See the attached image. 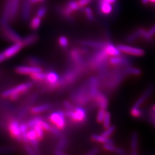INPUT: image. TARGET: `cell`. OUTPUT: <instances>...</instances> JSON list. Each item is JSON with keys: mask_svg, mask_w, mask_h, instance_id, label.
<instances>
[{"mask_svg": "<svg viewBox=\"0 0 155 155\" xmlns=\"http://www.w3.org/2000/svg\"><path fill=\"white\" fill-rule=\"evenodd\" d=\"M32 86L30 82L27 84H22L18 85L15 87L8 89L3 93V96L4 97H10L13 100H16L19 96V94L25 92L27 91Z\"/></svg>", "mask_w": 155, "mask_h": 155, "instance_id": "obj_1", "label": "cell"}, {"mask_svg": "<svg viewBox=\"0 0 155 155\" xmlns=\"http://www.w3.org/2000/svg\"><path fill=\"white\" fill-rule=\"evenodd\" d=\"M0 29L4 36L8 39L14 43L21 42L22 38L9 26V24L0 26Z\"/></svg>", "mask_w": 155, "mask_h": 155, "instance_id": "obj_2", "label": "cell"}, {"mask_svg": "<svg viewBox=\"0 0 155 155\" xmlns=\"http://www.w3.org/2000/svg\"><path fill=\"white\" fill-rule=\"evenodd\" d=\"M117 47L122 52L135 56H141L143 55L145 53L144 50L142 49L124 44H119L117 46Z\"/></svg>", "mask_w": 155, "mask_h": 155, "instance_id": "obj_3", "label": "cell"}, {"mask_svg": "<svg viewBox=\"0 0 155 155\" xmlns=\"http://www.w3.org/2000/svg\"><path fill=\"white\" fill-rule=\"evenodd\" d=\"M66 115L72 120L78 122L84 121L86 116L85 110L81 107L76 108L74 111H68Z\"/></svg>", "mask_w": 155, "mask_h": 155, "instance_id": "obj_4", "label": "cell"}, {"mask_svg": "<svg viewBox=\"0 0 155 155\" xmlns=\"http://www.w3.org/2000/svg\"><path fill=\"white\" fill-rule=\"evenodd\" d=\"M50 120L53 124H55L58 129H62L64 127L65 123L64 114L62 111L52 114L50 116Z\"/></svg>", "mask_w": 155, "mask_h": 155, "instance_id": "obj_5", "label": "cell"}, {"mask_svg": "<svg viewBox=\"0 0 155 155\" xmlns=\"http://www.w3.org/2000/svg\"><path fill=\"white\" fill-rule=\"evenodd\" d=\"M9 129L11 135L18 140L22 139V134L20 129L19 123L16 120L11 121L9 126Z\"/></svg>", "mask_w": 155, "mask_h": 155, "instance_id": "obj_6", "label": "cell"}, {"mask_svg": "<svg viewBox=\"0 0 155 155\" xmlns=\"http://www.w3.org/2000/svg\"><path fill=\"white\" fill-rule=\"evenodd\" d=\"M104 50L105 52L109 56H117L120 55L121 52L118 48V47H116L114 44L111 43L107 42L105 46L104 47Z\"/></svg>", "mask_w": 155, "mask_h": 155, "instance_id": "obj_7", "label": "cell"}, {"mask_svg": "<svg viewBox=\"0 0 155 155\" xmlns=\"http://www.w3.org/2000/svg\"><path fill=\"white\" fill-rule=\"evenodd\" d=\"M23 46V45L21 42L15 43L13 45L11 46L10 47H8L7 49L5 50L4 53L6 57H12L17 53Z\"/></svg>", "mask_w": 155, "mask_h": 155, "instance_id": "obj_8", "label": "cell"}, {"mask_svg": "<svg viewBox=\"0 0 155 155\" xmlns=\"http://www.w3.org/2000/svg\"><path fill=\"white\" fill-rule=\"evenodd\" d=\"M17 71L20 74H33L38 72L41 71L40 68L34 66H20L17 68Z\"/></svg>", "mask_w": 155, "mask_h": 155, "instance_id": "obj_9", "label": "cell"}, {"mask_svg": "<svg viewBox=\"0 0 155 155\" xmlns=\"http://www.w3.org/2000/svg\"><path fill=\"white\" fill-rule=\"evenodd\" d=\"M20 3V0H12L10 16L9 18L10 22H13L16 19L18 13L19 12Z\"/></svg>", "mask_w": 155, "mask_h": 155, "instance_id": "obj_10", "label": "cell"}, {"mask_svg": "<svg viewBox=\"0 0 155 155\" xmlns=\"http://www.w3.org/2000/svg\"><path fill=\"white\" fill-rule=\"evenodd\" d=\"M98 10L102 15H110L113 11V7L111 4L99 2Z\"/></svg>", "mask_w": 155, "mask_h": 155, "instance_id": "obj_11", "label": "cell"}, {"mask_svg": "<svg viewBox=\"0 0 155 155\" xmlns=\"http://www.w3.org/2000/svg\"><path fill=\"white\" fill-rule=\"evenodd\" d=\"M94 98H95L97 104L100 108L105 110L107 108L108 105V100L104 94L98 92L94 97Z\"/></svg>", "mask_w": 155, "mask_h": 155, "instance_id": "obj_12", "label": "cell"}, {"mask_svg": "<svg viewBox=\"0 0 155 155\" xmlns=\"http://www.w3.org/2000/svg\"><path fill=\"white\" fill-rule=\"evenodd\" d=\"M106 42L102 41H93V40H84L81 42V44L83 45L93 47L97 49H101L104 48L107 44Z\"/></svg>", "mask_w": 155, "mask_h": 155, "instance_id": "obj_13", "label": "cell"}, {"mask_svg": "<svg viewBox=\"0 0 155 155\" xmlns=\"http://www.w3.org/2000/svg\"><path fill=\"white\" fill-rule=\"evenodd\" d=\"M38 36L35 34H31L22 39L21 43L23 46L30 45L36 42L38 39Z\"/></svg>", "mask_w": 155, "mask_h": 155, "instance_id": "obj_14", "label": "cell"}, {"mask_svg": "<svg viewBox=\"0 0 155 155\" xmlns=\"http://www.w3.org/2000/svg\"><path fill=\"white\" fill-rule=\"evenodd\" d=\"M110 62L111 64L119 66L125 64L126 63H127V60L124 57L120 55L111 57V58L110 59Z\"/></svg>", "mask_w": 155, "mask_h": 155, "instance_id": "obj_15", "label": "cell"}, {"mask_svg": "<svg viewBox=\"0 0 155 155\" xmlns=\"http://www.w3.org/2000/svg\"><path fill=\"white\" fill-rule=\"evenodd\" d=\"M138 146V136L136 133H134L132 135L131 143H130L131 151H132V154H133V155L138 154V153H137Z\"/></svg>", "mask_w": 155, "mask_h": 155, "instance_id": "obj_16", "label": "cell"}, {"mask_svg": "<svg viewBox=\"0 0 155 155\" xmlns=\"http://www.w3.org/2000/svg\"><path fill=\"white\" fill-rule=\"evenodd\" d=\"M45 79L49 84L52 85H55L58 81V76L53 72H50L46 75Z\"/></svg>", "mask_w": 155, "mask_h": 155, "instance_id": "obj_17", "label": "cell"}, {"mask_svg": "<svg viewBox=\"0 0 155 155\" xmlns=\"http://www.w3.org/2000/svg\"><path fill=\"white\" fill-rule=\"evenodd\" d=\"M152 91V89L151 88H149V89H148V90L145 92V94H143L142 97H140V98H139V100L137 101L136 103L135 104V105H134L133 107L140 108V106L142 104H143L145 100L148 98V97L149 96L150 94H151Z\"/></svg>", "mask_w": 155, "mask_h": 155, "instance_id": "obj_18", "label": "cell"}, {"mask_svg": "<svg viewBox=\"0 0 155 155\" xmlns=\"http://www.w3.org/2000/svg\"><path fill=\"white\" fill-rule=\"evenodd\" d=\"M27 135H28L29 141L30 142L33 146H36L37 144V140H38V138L36 133L34 129H32L31 130L27 132Z\"/></svg>", "mask_w": 155, "mask_h": 155, "instance_id": "obj_19", "label": "cell"}, {"mask_svg": "<svg viewBox=\"0 0 155 155\" xmlns=\"http://www.w3.org/2000/svg\"><path fill=\"white\" fill-rule=\"evenodd\" d=\"M92 139L95 142L101 143H113V141L109 138L104 136L103 135H94L92 136Z\"/></svg>", "mask_w": 155, "mask_h": 155, "instance_id": "obj_20", "label": "cell"}, {"mask_svg": "<svg viewBox=\"0 0 155 155\" xmlns=\"http://www.w3.org/2000/svg\"><path fill=\"white\" fill-rule=\"evenodd\" d=\"M41 19L40 18L36 16L33 18L30 23V27L33 30H36L39 28L41 25Z\"/></svg>", "mask_w": 155, "mask_h": 155, "instance_id": "obj_21", "label": "cell"}, {"mask_svg": "<svg viewBox=\"0 0 155 155\" xmlns=\"http://www.w3.org/2000/svg\"><path fill=\"white\" fill-rule=\"evenodd\" d=\"M47 8L45 6L42 5L40 6L37 11L36 16L40 18L41 19L44 17L47 13Z\"/></svg>", "mask_w": 155, "mask_h": 155, "instance_id": "obj_22", "label": "cell"}, {"mask_svg": "<svg viewBox=\"0 0 155 155\" xmlns=\"http://www.w3.org/2000/svg\"><path fill=\"white\" fill-rule=\"evenodd\" d=\"M140 34L139 33V31L138 30H137L136 31L132 33V34L129 35L127 38V41L129 42H132L136 40L138 38L140 37Z\"/></svg>", "mask_w": 155, "mask_h": 155, "instance_id": "obj_23", "label": "cell"}, {"mask_svg": "<svg viewBox=\"0 0 155 155\" xmlns=\"http://www.w3.org/2000/svg\"><path fill=\"white\" fill-rule=\"evenodd\" d=\"M85 16L89 21H93L94 20V14L91 8L86 7L84 9Z\"/></svg>", "mask_w": 155, "mask_h": 155, "instance_id": "obj_24", "label": "cell"}, {"mask_svg": "<svg viewBox=\"0 0 155 155\" xmlns=\"http://www.w3.org/2000/svg\"><path fill=\"white\" fill-rule=\"evenodd\" d=\"M49 105L47 104H44V105H39L37 107H34L32 108V111L34 113H39L43 112V111H45L46 110L48 109Z\"/></svg>", "mask_w": 155, "mask_h": 155, "instance_id": "obj_25", "label": "cell"}, {"mask_svg": "<svg viewBox=\"0 0 155 155\" xmlns=\"http://www.w3.org/2000/svg\"><path fill=\"white\" fill-rule=\"evenodd\" d=\"M35 132L36 133L38 137V139H41L43 138V135H44V132H43V130L42 127L39 124H36L33 127Z\"/></svg>", "mask_w": 155, "mask_h": 155, "instance_id": "obj_26", "label": "cell"}, {"mask_svg": "<svg viewBox=\"0 0 155 155\" xmlns=\"http://www.w3.org/2000/svg\"><path fill=\"white\" fill-rule=\"evenodd\" d=\"M103 125L105 129L109 127L110 125V114L108 111L106 112L105 117H104V120L103 121Z\"/></svg>", "mask_w": 155, "mask_h": 155, "instance_id": "obj_27", "label": "cell"}, {"mask_svg": "<svg viewBox=\"0 0 155 155\" xmlns=\"http://www.w3.org/2000/svg\"><path fill=\"white\" fill-rule=\"evenodd\" d=\"M114 130H115V127L114 126H110L107 128H106L105 130L103 132L101 135H103L105 137L109 138L114 133Z\"/></svg>", "mask_w": 155, "mask_h": 155, "instance_id": "obj_28", "label": "cell"}, {"mask_svg": "<svg viewBox=\"0 0 155 155\" xmlns=\"http://www.w3.org/2000/svg\"><path fill=\"white\" fill-rule=\"evenodd\" d=\"M33 79L37 81H42L45 79L46 75L44 73L41 72V71L38 72L31 75Z\"/></svg>", "mask_w": 155, "mask_h": 155, "instance_id": "obj_29", "label": "cell"}, {"mask_svg": "<svg viewBox=\"0 0 155 155\" xmlns=\"http://www.w3.org/2000/svg\"><path fill=\"white\" fill-rule=\"evenodd\" d=\"M106 112L107 111H105V109H103V108L100 109V110L97 113V120L98 121V122L103 123Z\"/></svg>", "mask_w": 155, "mask_h": 155, "instance_id": "obj_30", "label": "cell"}, {"mask_svg": "<svg viewBox=\"0 0 155 155\" xmlns=\"http://www.w3.org/2000/svg\"><path fill=\"white\" fill-rule=\"evenodd\" d=\"M37 124L40 125V126H41V127H42L43 129L46 130H50L51 129V126L48 123H46L45 121H43V120H42L40 118H39V119H38Z\"/></svg>", "mask_w": 155, "mask_h": 155, "instance_id": "obj_31", "label": "cell"}, {"mask_svg": "<svg viewBox=\"0 0 155 155\" xmlns=\"http://www.w3.org/2000/svg\"><path fill=\"white\" fill-rule=\"evenodd\" d=\"M130 113L134 117H139L142 115V111L140 108L133 107L130 110Z\"/></svg>", "mask_w": 155, "mask_h": 155, "instance_id": "obj_32", "label": "cell"}, {"mask_svg": "<svg viewBox=\"0 0 155 155\" xmlns=\"http://www.w3.org/2000/svg\"><path fill=\"white\" fill-rule=\"evenodd\" d=\"M59 43L62 47H66L68 44V40L65 36H61L59 39Z\"/></svg>", "mask_w": 155, "mask_h": 155, "instance_id": "obj_33", "label": "cell"}, {"mask_svg": "<svg viewBox=\"0 0 155 155\" xmlns=\"http://www.w3.org/2000/svg\"><path fill=\"white\" fill-rule=\"evenodd\" d=\"M104 148L106 151L108 152H114L116 149L113 143H104Z\"/></svg>", "mask_w": 155, "mask_h": 155, "instance_id": "obj_34", "label": "cell"}, {"mask_svg": "<svg viewBox=\"0 0 155 155\" xmlns=\"http://www.w3.org/2000/svg\"><path fill=\"white\" fill-rule=\"evenodd\" d=\"M92 0H78V3L81 8L86 6L87 5L91 3Z\"/></svg>", "mask_w": 155, "mask_h": 155, "instance_id": "obj_35", "label": "cell"}, {"mask_svg": "<svg viewBox=\"0 0 155 155\" xmlns=\"http://www.w3.org/2000/svg\"><path fill=\"white\" fill-rule=\"evenodd\" d=\"M127 73H130L132 74L138 75L140 74V70L137 68H130L129 69L127 70Z\"/></svg>", "mask_w": 155, "mask_h": 155, "instance_id": "obj_36", "label": "cell"}, {"mask_svg": "<svg viewBox=\"0 0 155 155\" xmlns=\"http://www.w3.org/2000/svg\"><path fill=\"white\" fill-rule=\"evenodd\" d=\"M29 127L28 124H22L20 125V129L21 134L27 132L28 127Z\"/></svg>", "mask_w": 155, "mask_h": 155, "instance_id": "obj_37", "label": "cell"}, {"mask_svg": "<svg viewBox=\"0 0 155 155\" xmlns=\"http://www.w3.org/2000/svg\"><path fill=\"white\" fill-rule=\"evenodd\" d=\"M148 33L152 37L153 36L155 35V24L153 25L149 30H148Z\"/></svg>", "mask_w": 155, "mask_h": 155, "instance_id": "obj_38", "label": "cell"}, {"mask_svg": "<svg viewBox=\"0 0 155 155\" xmlns=\"http://www.w3.org/2000/svg\"><path fill=\"white\" fill-rule=\"evenodd\" d=\"M114 152L117 154H119V155H124L126 154L125 151L124 150L122 149L121 148H116V150L114 151Z\"/></svg>", "mask_w": 155, "mask_h": 155, "instance_id": "obj_39", "label": "cell"}, {"mask_svg": "<svg viewBox=\"0 0 155 155\" xmlns=\"http://www.w3.org/2000/svg\"><path fill=\"white\" fill-rule=\"evenodd\" d=\"M21 136H22V139L23 140L24 142H28L29 140H28V135H27V132L22 133Z\"/></svg>", "mask_w": 155, "mask_h": 155, "instance_id": "obj_40", "label": "cell"}, {"mask_svg": "<svg viewBox=\"0 0 155 155\" xmlns=\"http://www.w3.org/2000/svg\"><path fill=\"white\" fill-rule=\"evenodd\" d=\"M98 152V149H97V148H94L93 149L91 150L90 151V152L88 154H89V155H95V154H97Z\"/></svg>", "mask_w": 155, "mask_h": 155, "instance_id": "obj_41", "label": "cell"}, {"mask_svg": "<svg viewBox=\"0 0 155 155\" xmlns=\"http://www.w3.org/2000/svg\"><path fill=\"white\" fill-rule=\"evenodd\" d=\"M117 1V0H99V2H104V3H109V4H113Z\"/></svg>", "mask_w": 155, "mask_h": 155, "instance_id": "obj_42", "label": "cell"}, {"mask_svg": "<svg viewBox=\"0 0 155 155\" xmlns=\"http://www.w3.org/2000/svg\"><path fill=\"white\" fill-rule=\"evenodd\" d=\"M6 58V56L5 55L4 53L2 52L0 53V62L4 60Z\"/></svg>", "mask_w": 155, "mask_h": 155, "instance_id": "obj_43", "label": "cell"}, {"mask_svg": "<svg viewBox=\"0 0 155 155\" xmlns=\"http://www.w3.org/2000/svg\"><path fill=\"white\" fill-rule=\"evenodd\" d=\"M51 130L52 132L53 133L55 134H57L58 133L57 129H56V128H54V127H51Z\"/></svg>", "mask_w": 155, "mask_h": 155, "instance_id": "obj_44", "label": "cell"}, {"mask_svg": "<svg viewBox=\"0 0 155 155\" xmlns=\"http://www.w3.org/2000/svg\"><path fill=\"white\" fill-rule=\"evenodd\" d=\"M149 1V0H142V3H143V4L145 5L148 4Z\"/></svg>", "mask_w": 155, "mask_h": 155, "instance_id": "obj_45", "label": "cell"}, {"mask_svg": "<svg viewBox=\"0 0 155 155\" xmlns=\"http://www.w3.org/2000/svg\"><path fill=\"white\" fill-rule=\"evenodd\" d=\"M152 110L153 111H154V112H155V104H154L152 107Z\"/></svg>", "mask_w": 155, "mask_h": 155, "instance_id": "obj_46", "label": "cell"}, {"mask_svg": "<svg viewBox=\"0 0 155 155\" xmlns=\"http://www.w3.org/2000/svg\"><path fill=\"white\" fill-rule=\"evenodd\" d=\"M149 1L152 3H155V0H149Z\"/></svg>", "mask_w": 155, "mask_h": 155, "instance_id": "obj_47", "label": "cell"}, {"mask_svg": "<svg viewBox=\"0 0 155 155\" xmlns=\"http://www.w3.org/2000/svg\"><path fill=\"white\" fill-rule=\"evenodd\" d=\"M45 0H38V2L39 3V2H43L45 1Z\"/></svg>", "mask_w": 155, "mask_h": 155, "instance_id": "obj_48", "label": "cell"}]
</instances>
